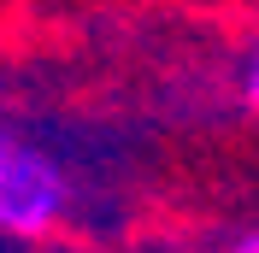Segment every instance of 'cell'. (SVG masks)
I'll list each match as a JSON object with an SVG mask.
<instances>
[{
	"label": "cell",
	"mask_w": 259,
	"mask_h": 253,
	"mask_svg": "<svg viewBox=\"0 0 259 253\" xmlns=\"http://www.w3.org/2000/svg\"><path fill=\"white\" fill-rule=\"evenodd\" d=\"M71 212V171L0 112V236L41 241Z\"/></svg>",
	"instance_id": "6da1fadb"
},
{
	"label": "cell",
	"mask_w": 259,
	"mask_h": 253,
	"mask_svg": "<svg viewBox=\"0 0 259 253\" xmlns=\"http://www.w3.org/2000/svg\"><path fill=\"white\" fill-rule=\"evenodd\" d=\"M242 100L259 112V35H253V48H247V59H242Z\"/></svg>",
	"instance_id": "7a4b0ae2"
},
{
	"label": "cell",
	"mask_w": 259,
	"mask_h": 253,
	"mask_svg": "<svg viewBox=\"0 0 259 253\" xmlns=\"http://www.w3.org/2000/svg\"><path fill=\"white\" fill-rule=\"evenodd\" d=\"M230 253H259V230H247V236L236 241V247H230Z\"/></svg>",
	"instance_id": "3957f363"
}]
</instances>
